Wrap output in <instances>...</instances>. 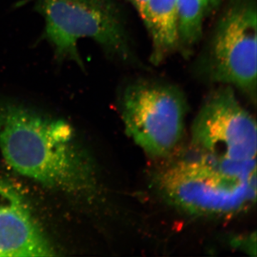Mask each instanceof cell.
<instances>
[{
  "instance_id": "5",
  "label": "cell",
  "mask_w": 257,
  "mask_h": 257,
  "mask_svg": "<svg viewBox=\"0 0 257 257\" xmlns=\"http://www.w3.org/2000/svg\"><path fill=\"white\" fill-rule=\"evenodd\" d=\"M119 104L125 131L147 155L165 158L175 152L187 111L180 88L160 79H132L121 88Z\"/></svg>"
},
{
  "instance_id": "1",
  "label": "cell",
  "mask_w": 257,
  "mask_h": 257,
  "mask_svg": "<svg viewBox=\"0 0 257 257\" xmlns=\"http://www.w3.org/2000/svg\"><path fill=\"white\" fill-rule=\"evenodd\" d=\"M74 138L63 120L13 101H0V150L20 175L63 192L90 188L92 167Z\"/></svg>"
},
{
  "instance_id": "4",
  "label": "cell",
  "mask_w": 257,
  "mask_h": 257,
  "mask_svg": "<svg viewBox=\"0 0 257 257\" xmlns=\"http://www.w3.org/2000/svg\"><path fill=\"white\" fill-rule=\"evenodd\" d=\"M256 138L254 118L229 86L211 92L192 124L194 155L240 175L256 173Z\"/></svg>"
},
{
  "instance_id": "3",
  "label": "cell",
  "mask_w": 257,
  "mask_h": 257,
  "mask_svg": "<svg viewBox=\"0 0 257 257\" xmlns=\"http://www.w3.org/2000/svg\"><path fill=\"white\" fill-rule=\"evenodd\" d=\"M45 22L44 37L59 62L72 61L84 70L78 42L92 40L110 57L124 64L136 61L125 24L114 0H35Z\"/></svg>"
},
{
  "instance_id": "8",
  "label": "cell",
  "mask_w": 257,
  "mask_h": 257,
  "mask_svg": "<svg viewBox=\"0 0 257 257\" xmlns=\"http://www.w3.org/2000/svg\"><path fill=\"white\" fill-rule=\"evenodd\" d=\"M141 18L151 40L150 61L157 65L177 50V0H147Z\"/></svg>"
},
{
  "instance_id": "11",
  "label": "cell",
  "mask_w": 257,
  "mask_h": 257,
  "mask_svg": "<svg viewBox=\"0 0 257 257\" xmlns=\"http://www.w3.org/2000/svg\"><path fill=\"white\" fill-rule=\"evenodd\" d=\"M128 1L133 5L135 10L138 11L140 17L143 16L145 5H146L147 0H128Z\"/></svg>"
},
{
  "instance_id": "10",
  "label": "cell",
  "mask_w": 257,
  "mask_h": 257,
  "mask_svg": "<svg viewBox=\"0 0 257 257\" xmlns=\"http://www.w3.org/2000/svg\"><path fill=\"white\" fill-rule=\"evenodd\" d=\"M256 236L255 234L250 235V236H246V238L242 239L235 240L236 243H234V246H239V248H242L246 251H256V250L253 249L252 243H256V237L252 238Z\"/></svg>"
},
{
  "instance_id": "7",
  "label": "cell",
  "mask_w": 257,
  "mask_h": 257,
  "mask_svg": "<svg viewBox=\"0 0 257 257\" xmlns=\"http://www.w3.org/2000/svg\"><path fill=\"white\" fill-rule=\"evenodd\" d=\"M55 255L23 197L10 184L0 180V256Z\"/></svg>"
},
{
  "instance_id": "2",
  "label": "cell",
  "mask_w": 257,
  "mask_h": 257,
  "mask_svg": "<svg viewBox=\"0 0 257 257\" xmlns=\"http://www.w3.org/2000/svg\"><path fill=\"white\" fill-rule=\"evenodd\" d=\"M154 184L166 202L198 217H231L256 204V174L234 173L195 155L161 169Z\"/></svg>"
},
{
  "instance_id": "9",
  "label": "cell",
  "mask_w": 257,
  "mask_h": 257,
  "mask_svg": "<svg viewBox=\"0 0 257 257\" xmlns=\"http://www.w3.org/2000/svg\"><path fill=\"white\" fill-rule=\"evenodd\" d=\"M220 0H177V50L189 55L201 40L206 19Z\"/></svg>"
},
{
  "instance_id": "6",
  "label": "cell",
  "mask_w": 257,
  "mask_h": 257,
  "mask_svg": "<svg viewBox=\"0 0 257 257\" xmlns=\"http://www.w3.org/2000/svg\"><path fill=\"white\" fill-rule=\"evenodd\" d=\"M199 71L206 80L229 86L256 100V0H226L199 60Z\"/></svg>"
}]
</instances>
